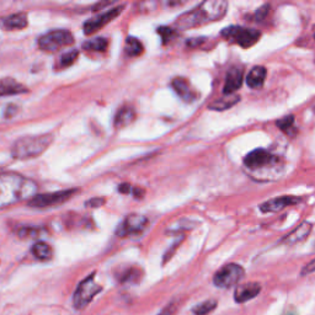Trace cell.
<instances>
[{
  "label": "cell",
  "instance_id": "1",
  "mask_svg": "<svg viewBox=\"0 0 315 315\" xmlns=\"http://www.w3.org/2000/svg\"><path fill=\"white\" fill-rule=\"evenodd\" d=\"M37 187L31 180L17 174H0V208L33 197Z\"/></svg>",
  "mask_w": 315,
  "mask_h": 315
},
{
  "label": "cell",
  "instance_id": "2",
  "mask_svg": "<svg viewBox=\"0 0 315 315\" xmlns=\"http://www.w3.org/2000/svg\"><path fill=\"white\" fill-rule=\"evenodd\" d=\"M228 3L224 0H208L192 9L188 13L177 17L176 26L181 30L201 26L204 24L218 21L227 13Z\"/></svg>",
  "mask_w": 315,
  "mask_h": 315
},
{
  "label": "cell",
  "instance_id": "3",
  "mask_svg": "<svg viewBox=\"0 0 315 315\" xmlns=\"http://www.w3.org/2000/svg\"><path fill=\"white\" fill-rule=\"evenodd\" d=\"M53 142L52 134L35 137H24L14 143L11 155L16 159H31L41 155Z\"/></svg>",
  "mask_w": 315,
  "mask_h": 315
},
{
  "label": "cell",
  "instance_id": "4",
  "mask_svg": "<svg viewBox=\"0 0 315 315\" xmlns=\"http://www.w3.org/2000/svg\"><path fill=\"white\" fill-rule=\"evenodd\" d=\"M221 35L228 41L239 45L240 47L249 48L259 41L261 33L254 29H247V27L229 26L223 30Z\"/></svg>",
  "mask_w": 315,
  "mask_h": 315
},
{
  "label": "cell",
  "instance_id": "5",
  "mask_svg": "<svg viewBox=\"0 0 315 315\" xmlns=\"http://www.w3.org/2000/svg\"><path fill=\"white\" fill-rule=\"evenodd\" d=\"M74 37L67 30H54L46 35L41 36L38 39V46L42 51L56 52L62 47L73 45Z\"/></svg>",
  "mask_w": 315,
  "mask_h": 315
},
{
  "label": "cell",
  "instance_id": "6",
  "mask_svg": "<svg viewBox=\"0 0 315 315\" xmlns=\"http://www.w3.org/2000/svg\"><path fill=\"white\" fill-rule=\"evenodd\" d=\"M101 286L95 282V274L90 275L79 284L76 288L74 297H73V304L76 309H82L94 299L97 293L101 292Z\"/></svg>",
  "mask_w": 315,
  "mask_h": 315
},
{
  "label": "cell",
  "instance_id": "7",
  "mask_svg": "<svg viewBox=\"0 0 315 315\" xmlns=\"http://www.w3.org/2000/svg\"><path fill=\"white\" fill-rule=\"evenodd\" d=\"M245 271L240 265L228 264L223 266L213 277V283L219 288H230L244 278Z\"/></svg>",
  "mask_w": 315,
  "mask_h": 315
},
{
  "label": "cell",
  "instance_id": "8",
  "mask_svg": "<svg viewBox=\"0 0 315 315\" xmlns=\"http://www.w3.org/2000/svg\"><path fill=\"white\" fill-rule=\"evenodd\" d=\"M76 192H78V190H66V191H58L52 192V194L33 196L31 200H30L29 204L35 208L56 207L64 203L66 201H68Z\"/></svg>",
  "mask_w": 315,
  "mask_h": 315
},
{
  "label": "cell",
  "instance_id": "9",
  "mask_svg": "<svg viewBox=\"0 0 315 315\" xmlns=\"http://www.w3.org/2000/svg\"><path fill=\"white\" fill-rule=\"evenodd\" d=\"M146 224H148V219L145 217L131 215L118 225L116 234L121 238H126L128 235L132 234H138L140 232L144 230Z\"/></svg>",
  "mask_w": 315,
  "mask_h": 315
},
{
  "label": "cell",
  "instance_id": "10",
  "mask_svg": "<svg viewBox=\"0 0 315 315\" xmlns=\"http://www.w3.org/2000/svg\"><path fill=\"white\" fill-rule=\"evenodd\" d=\"M123 8L124 5H120V7H116L111 9V10L106 11V13L99 15V16L94 17V19L87 21L84 25L85 35H93V33L99 31L100 29H102L105 25H108L109 23H111L115 17H117L122 13Z\"/></svg>",
  "mask_w": 315,
  "mask_h": 315
},
{
  "label": "cell",
  "instance_id": "11",
  "mask_svg": "<svg viewBox=\"0 0 315 315\" xmlns=\"http://www.w3.org/2000/svg\"><path fill=\"white\" fill-rule=\"evenodd\" d=\"M274 155L270 152L265 151V149H256V151L250 152L244 159V163L249 169L255 170L260 169V167L268 165L274 160Z\"/></svg>",
  "mask_w": 315,
  "mask_h": 315
},
{
  "label": "cell",
  "instance_id": "12",
  "mask_svg": "<svg viewBox=\"0 0 315 315\" xmlns=\"http://www.w3.org/2000/svg\"><path fill=\"white\" fill-rule=\"evenodd\" d=\"M301 202V198L293 197V196H281V197L274 198V200L266 201L265 203H262L260 206V209L264 213H270V212H278V211H282L283 208L293 206V204Z\"/></svg>",
  "mask_w": 315,
  "mask_h": 315
},
{
  "label": "cell",
  "instance_id": "13",
  "mask_svg": "<svg viewBox=\"0 0 315 315\" xmlns=\"http://www.w3.org/2000/svg\"><path fill=\"white\" fill-rule=\"evenodd\" d=\"M244 80V74L243 70L238 67H232L228 70L227 76H225V82H224V94L225 95H234L235 91L238 89H240L241 84Z\"/></svg>",
  "mask_w": 315,
  "mask_h": 315
},
{
  "label": "cell",
  "instance_id": "14",
  "mask_svg": "<svg viewBox=\"0 0 315 315\" xmlns=\"http://www.w3.org/2000/svg\"><path fill=\"white\" fill-rule=\"evenodd\" d=\"M175 93L186 102H192L197 99V94L195 93L194 89L191 88L190 82L185 78H175L171 82Z\"/></svg>",
  "mask_w": 315,
  "mask_h": 315
},
{
  "label": "cell",
  "instance_id": "15",
  "mask_svg": "<svg viewBox=\"0 0 315 315\" xmlns=\"http://www.w3.org/2000/svg\"><path fill=\"white\" fill-rule=\"evenodd\" d=\"M260 290H261V286L256 282H250L245 283L243 286H239L235 289L234 293V299L238 303H244L250 301V299L255 298L259 295Z\"/></svg>",
  "mask_w": 315,
  "mask_h": 315
},
{
  "label": "cell",
  "instance_id": "16",
  "mask_svg": "<svg viewBox=\"0 0 315 315\" xmlns=\"http://www.w3.org/2000/svg\"><path fill=\"white\" fill-rule=\"evenodd\" d=\"M311 230V224L309 223H302L299 227H297L295 230L290 232L289 234H287L286 237L281 240V243L286 244V245H295L297 243H301L304 239H307V237Z\"/></svg>",
  "mask_w": 315,
  "mask_h": 315
},
{
  "label": "cell",
  "instance_id": "17",
  "mask_svg": "<svg viewBox=\"0 0 315 315\" xmlns=\"http://www.w3.org/2000/svg\"><path fill=\"white\" fill-rule=\"evenodd\" d=\"M3 29L11 31V30H21L25 29L27 26V16L26 14L19 13V14H13L10 16L4 17L0 21Z\"/></svg>",
  "mask_w": 315,
  "mask_h": 315
},
{
  "label": "cell",
  "instance_id": "18",
  "mask_svg": "<svg viewBox=\"0 0 315 315\" xmlns=\"http://www.w3.org/2000/svg\"><path fill=\"white\" fill-rule=\"evenodd\" d=\"M134 118H136V111L132 106H123L116 114L114 124L116 128H124L132 123Z\"/></svg>",
  "mask_w": 315,
  "mask_h": 315
},
{
  "label": "cell",
  "instance_id": "19",
  "mask_svg": "<svg viewBox=\"0 0 315 315\" xmlns=\"http://www.w3.org/2000/svg\"><path fill=\"white\" fill-rule=\"evenodd\" d=\"M266 74H267V72H266L265 67L261 66L254 67V68L249 72V74L246 75L247 87L251 89L261 88L265 82Z\"/></svg>",
  "mask_w": 315,
  "mask_h": 315
},
{
  "label": "cell",
  "instance_id": "20",
  "mask_svg": "<svg viewBox=\"0 0 315 315\" xmlns=\"http://www.w3.org/2000/svg\"><path fill=\"white\" fill-rule=\"evenodd\" d=\"M27 91V89L23 84L17 82L11 78L3 79L0 81V96H8V95H17Z\"/></svg>",
  "mask_w": 315,
  "mask_h": 315
},
{
  "label": "cell",
  "instance_id": "21",
  "mask_svg": "<svg viewBox=\"0 0 315 315\" xmlns=\"http://www.w3.org/2000/svg\"><path fill=\"white\" fill-rule=\"evenodd\" d=\"M240 97L237 95H227V97L216 100L209 105V110H216V111H224V110L230 109L235 103L239 102Z\"/></svg>",
  "mask_w": 315,
  "mask_h": 315
},
{
  "label": "cell",
  "instance_id": "22",
  "mask_svg": "<svg viewBox=\"0 0 315 315\" xmlns=\"http://www.w3.org/2000/svg\"><path fill=\"white\" fill-rule=\"evenodd\" d=\"M32 254L38 260H50L53 255V251H52V247L48 244L44 243V241H38L32 246Z\"/></svg>",
  "mask_w": 315,
  "mask_h": 315
},
{
  "label": "cell",
  "instance_id": "23",
  "mask_svg": "<svg viewBox=\"0 0 315 315\" xmlns=\"http://www.w3.org/2000/svg\"><path fill=\"white\" fill-rule=\"evenodd\" d=\"M109 41L103 37H97L90 41H87L82 45V48L87 51H94V52H103L108 50Z\"/></svg>",
  "mask_w": 315,
  "mask_h": 315
},
{
  "label": "cell",
  "instance_id": "24",
  "mask_svg": "<svg viewBox=\"0 0 315 315\" xmlns=\"http://www.w3.org/2000/svg\"><path fill=\"white\" fill-rule=\"evenodd\" d=\"M143 52V45L139 39L134 37H128L126 41V53L130 57H138Z\"/></svg>",
  "mask_w": 315,
  "mask_h": 315
},
{
  "label": "cell",
  "instance_id": "25",
  "mask_svg": "<svg viewBox=\"0 0 315 315\" xmlns=\"http://www.w3.org/2000/svg\"><path fill=\"white\" fill-rule=\"evenodd\" d=\"M217 307V302L215 299H209V301H206L203 303H200L198 305H196V307L192 308V311L196 315H207L209 313H212L213 310H215Z\"/></svg>",
  "mask_w": 315,
  "mask_h": 315
},
{
  "label": "cell",
  "instance_id": "26",
  "mask_svg": "<svg viewBox=\"0 0 315 315\" xmlns=\"http://www.w3.org/2000/svg\"><path fill=\"white\" fill-rule=\"evenodd\" d=\"M140 271L138 268H130V270L124 271L123 274H122V276L120 278L121 283H137L140 280Z\"/></svg>",
  "mask_w": 315,
  "mask_h": 315
},
{
  "label": "cell",
  "instance_id": "27",
  "mask_svg": "<svg viewBox=\"0 0 315 315\" xmlns=\"http://www.w3.org/2000/svg\"><path fill=\"white\" fill-rule=\"evenodd\" d=\"M78 56H79V52L76 50H73V51L68 52V53L63 54V56L60 57V66L64 67V68H67V67H70L73 63L75 62Z\"/></svg>",
  "mask_w": 315,
  "mask_h": 315
},
{
  "label": "cell",
  "instance_id": "28",
  "mask_svg": "<svg viewBox=\"0 0 315 315\" xmlns=\"http://www.w3.org/2000/svg\"><path fill=\"white\" fill-rule=\"evenodd\" d=\"M276 124L278 126V128H280V130L284 131V132H288L290 128L293 127V124H295V117H293L292 115L286 116V117L278 120L276 122Z\"/></svg>",
  "mask_w": 315,
  "mask_h": 315
},
{
  "label": "cell",
  "instance_id": "29",
  "mask_svg": "<svg viewBox=\"0 0 315 315\" xmlns=\"http://www.w3.org/2000/svg\"><path fill=\"white\" fill-rule=\"evenodd\" d=\"M158 32L159 35L161 36V38H163L164 44H167V41L173 38L174 33H175L174 32V30L170 29V27H159Z\"/></svg>",
  "mask_w": 315,
  "mask_h": 315
},
{
  "label": "cell",
  "instance_id": "30",
  "mask_svg": "<svg viewBox=\"0 0 315 315\" xmlns=\"http://www.w3.org/2000/svg\"><path fill=\"white\" fill-rule=\"evenodd\" d=\"M103 203H105V200H103V198L96 197V198H93V200L88 201L87 206L90 207V208H99V207L102 206Z\"/></svg>",
  "mask_w": 315,
  "mask_h": 315
},
{
  "label": "cell",
  "instance_id": "31",
  "mask_svg": "<svg viewBox=\"0 0 315 315\" xmlns=\"http://www.w3.org/2000/svg\"><path fill=\"white\" fill-rule=\"evenodd\" d=\"M313 272H315V259L311 260L309 264H307L304 267H303L302 275H309V274H313Z\"/></svg>",
  "mask_w": 315,
  "mask_h": 315
},
{
  "label": "cell",
  "instance_id": "32",
  "mask_svg": "<svg viewBox=\"0 0 315 315\" xmlns=\"http://www.w3.org/2000/svg\"><path fill=\"white\" fill-rule=\"evenodd\" d=\"M203 41H204V38H190L187 41V46L188 47L195 48V47H197V46H200Z\"/></svg>",
  "mask_w": 315,
  "mask_h": 315
},
{
  "label": "cell",
  "instance_id": "33",
  "mask_svg": "<svg viewBox=\"0 0 315 315\" xmlns=\"http://www.w3.org/2000/svg\"><path fill=\"white\" fill-rule=\"evenodd\" d=\"M118 191H120L121 194H128V192L133 191V187H131L130 183H121L120 187H118Z\"/></svg>",
  "mask_w": 315,
  "mask_h": 315
},
{
  "label": "cell",
  "instance_id": "34",
  "mask_svg": "<svg viewBox=\"0 0 315 315\" xmlns=\"http://www.w3.org/2000/svg\"><path fill=\"white\" fill-rule=\"evenodd\" d=\"M174 309H175V305H173V304H171V305H169V307H166V308H165L164 310L161 311V313L159 314V315H171V314L174 313Z\"/></svg>",
  "mask_w": 315,
  "mask_h": 315
},
{
  "label": "cell",
  "instance_id": "35",
  "mask_svg": "<svg viewBox=\"0 0 315 315\" xmlns=\"http://www.w3.org/2000/svg\"><path fill=\"white\" fill-rule=\"evenodd\" d=\"M314 38H315V33H314Z\"/></svg>",
  "mask_w": 315,
  "mask_h": 315
}]
</instances>
